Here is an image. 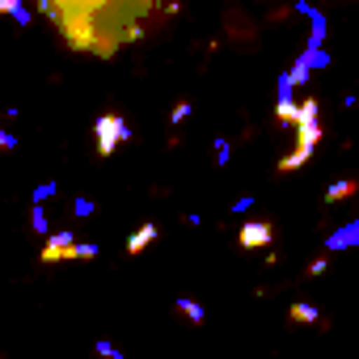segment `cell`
Returning <instances> with one entry per match:
<instances>
[{
  "instance_id": "obj_1",
  "label": "cell",
  "mask_w": 359,
  "mask_h": 359,
  "mask_svg": "<svg viewBox=\"0 0 359 359\" xmlns=\"http://www.w3.org/2000/svg\"><path fill=\"white\" fill-rule=\"evenodd\" d=\"M39 13L55 22L68 51L110 60L131 43L165 34V26L177 18V5H161V0H39Z\"/></svg>"
},
{
  "instance_id": "obj_2",
  "label": "cell",
  "mask_w": 359,
  "mask_h": 359,
  "mask_svg": "<svg viewBox=\"0 0 359 359\" xmlns=\"http://www.w3.org/2000/svg\"><path fill=\"white\" fill-rule=\"evenodd\" d=\"M220 26H224V39H229L237 51H258L262 34H258V22H254L245 9H224Z\"/></svg>"
},
{
  "instance_id": "obj_3",
  "label": "cell",
  "mask_w": 359,
  "mask_h": 359,
  "mask_svg": "<svg viewBox=\"0 0 359 359\" xmlns=\"http://www.w3.org/2000/svg\"><path fill=\"white\" fill-rule=\"evenodd\" d=\"M131 140V127H127V118L123 114H102L97 123H93V148H97V156L106 161V156H114L118 152V144H127Z\"/></svg>"
},
{
  "instance_id": "obj_4",
  "label": "cell",
  "mask_w": 359,
  "mask_h": 359,
  "mask_svg": "<svg viewBox=\"0 0 359 359\" xmlns=\"http://www.w3.org/2000/svg\"><path fill=\"white\" fill-rule=\"evenodd\" d=\"M275 220H250V224H241L237 229V245L245 250V254H254V250H266L271 241H275Z\"/></svg>"
},
{
  "instance_id": "obj_5",
  "label": "cell",
  "mask_w": 359,
  "mask_h": 359,
  "mask_svg": "<svg viewBox=\"0 0 359 359\" xmlns=\"http://www.w3.org/2000/svg\"><path fill=\"white\" fill-rule=\"evenodd\" d=\"M72 245H76V233H47V245L39 250V262H43V266H55V262H68V254H72Z\"/></svg>"
},
{
  "instance_id": "obj_6",
  "label": "cell",
  "mask_w": 359,
  "mask_h": 359,
  "mask_svg": "<svg viewBox=\"0 0 359 359\" xmlns=\"http://www.w3.org/2000/svg\"><path fill=\"white\" fill-rule=\"evenodd\" d=\"M292 135H296V152H317V144L325 140V127H321V118H300L296 127H292Z\"/></svg>"
},
{
  "instance_id": "obj_7",
  "label": "cell",
  "mask_w": 359,
  "mask_h": 359,
  "mask_svg": "<svg viewBox=\"0 0 359 359\" xmlns=\"http://www.w3.org/2000/svg\"><path fill=\"white\" fill-rule=\"evenodd\" d=\"M156 241H161V224H156V220H144V224H140V229L127 237L123 254H127V258H140V254H144L148 245H156Z\"/></svg>"
},
{
  "instance_id": "obj_8",
  "label": "cell",
  "mask_w": 359,
  "mask_h": 359,
  "mask_svg": "<svg viewBox=\"0 0 359 359\" xmlns=\"http://www.w3.org/2000/svg\"><path fill=\"white\" fill-rule=\"evenodd\" d=\"M287 321H292V325H321V330H330V317H325L317 304H309V300L292 304V309H287Z\"/></svg>"
},
{
  "instance_id": "obj_9",
  "label": "cell",
  "mask_w": 359,
  "mask_h": 359,
  "mask_svg": "<svg viewBox=\"0 0 359 359\" xmlns=\"http://www.w3.org/2000/svg\"><path fill=\"white\" fill-rule=\"evenodd\" d=\"M346 199H359V182H355V177H342V182L325 187V195H321L325 208H338V203H346Z\"/></svg>"
},
{
  "instance_id": "obj_10",
  "label": "cell",
  "mask_w": 359,
  "mask_h": 359,
  "mask_svg": "<svg viewBox=\"0 0 359 359\" xmlns=\"http://www.w3.org/2000/svg\"><path fill=\"white\" fill-rule=\"evenodd\" d=\"M351 245H359V220H351V224L334 229V237H325V254L330 250H351Z\"/></svg>"
},
{
  "instance_id": "obj_11",
  "label": "cell",
  "mask_w": 359,
  "mask_h": 359,
  "mask_svg": "<svg viewBox=\"0 0 359 359\" xmlns=\"http://www.w3.org/2000/svg\"><path fill=\"white\" fill-rule=\"evenodd\" d=\"M309 22H313V34H309V51H321V43H325V18L317 13V9H309V5H296Z\"/></svg>"
},
{
  "instance_id": "obj_12",
  "label": "cell",
  "mask_w": 359,
  "mask_h": 359,
  "mask_svg": "<svg viewBox=\"0 0 359 359\" xmlns=\"http://www.w3.org/2000/svg\"><path fill=\"white\" fill-rule=\"evenodd\" d=\"M309 161H313L309 152H296V148H292L287 156H279V165H275V177H287V173H300V169H304Z\"/></svg>"
},
{
  "instance_id": "obj_13",
  "label": "cell",
  "mask_w": 359,
  "mask_h": 359,
  "mask_svg": "<svg viewBox=\"0 0 359 359\" xmlns=\"http://www.w3.org/2000/svg\"><path fill=\"white\" fill-rule=\"evenodd\" d=\"M296 118H300V110H296V102H275V127H283V131H292V127H296Z\"/></svg>"
},
{
  "instance_id": "obj_14",
  "label": "cell",
  "mask_w": 359,
  "mask_h": 359,
  "mask_svg": "<svg viewBox=\"0 0 359 359\" xmlns=\"http://www.w3.org/2000/svg\"><path fill=\"white\" fill-rule=\"evenodd\" d=\"M0 18H13L18 26H26L30 22V9L22 5V0H0Z\"/></svg>"
},
{
  "instance_id": "obj_15",
  "label": "cell",
  "mask_w": 359,
  "mask_h": 359,
  "mask_svg": "<svg viewBox=\"0 0 359 359\" xmlns=\"http://www.w3.org/2000/svg\"><path fill=\"white\" fill-rule=\"evenodd\" d=\"M177 313H182L191 325H203V304H199V300H191V296H187V300H177Z\"/></svg>"
},
{
  "instance_id": "obj_16",
  "label": "cell",
  "mask_w": 359,
  "mask_h": 359,
  "mask_svg": "<svg viewBox=\"0 0 359 359\" xmlns=\"http://www.w3.org/2000/svg\"><path fill=\"white\" fill-rule=\"evenodd\" d=\"M93 258H97V245L93 241H76L72 254H68V262H93Z\"/></svg>"
},
{
  "instance_id": "obj_17",
  "label": "cell",
  "mask_w": 359,
  "mask_h": 359,
  "mask_svg": "<svg viewBox=\"0 0 359 359\" xmlns=\"http://www.w3.org/2000/svg\"><path fill=\"white\" fill-rule=\"evenodd\" d=\"M325 271H330V254H317V258L304 266V279H321Z\"/></svg>"
},
{
  "instance_id": "obj_18",
  "label": "cell",
  "mask_w": 359,
  "mask_h": 359,
  "mask_svg": "<svg viewBox=\"0 0 359 359\" xmlns=\"http://www.w3.org/2000/svg\"><path fill=\"white\" fill-rule=\"evenodd\" d=\"M191 110H195V102H191V97H182V102L169 110V123H173V127H177V123H187V118H191Z\"/></svg>"
},
{
  "instance_id": "obj_19",
  "label": "cell",
  "mask_w": 359,
  "mask_h": 359,
  "mask_svg": "<svg viewBox=\"0 0 359 359\" xmlns=\"http://www.w3.org/2000/svg\"><path fill=\"white\" fill-rule=\"evenodd\" d=\"M229 156H233V144H229V140H224V135H220V140H216V161H220V165H224V161H229Z\"/></svg>"
},
{
  "instance_id": "obj_20",
  "label": "cell",
  "mask_w": 359,
  "mask_h": 359,
  "mask_svg": "<svg viewBox=\"0 0 359 359\" xmlns=\"http://www.w3.org/2000/svg\"><path fill=\"white\" fill-rule=\"evenodd\" d=\"M72 216H81V220L93 216V199H76V203H72Z\"/></svg>"
},
{
  "instance_id": "obj_21",
  "label": "cell",
  "mask_w": 359,
  "mask_h": 359,
  "mask_svg": "<svg viewBox=\"0 0 359 359\" xmlns=\"http://www.w3.org/2000/svg\"><path fill=\"white\" fill-rule=\"evenodd\" d=\"M51 195H55V182H43V187H39V191H34V203H39V208H43V199H51Z\"/></svg>"
},
{
  "instance_id": "obj_22",
  "label": "cell",
  "mask_w": 359,
  "mask_h": 359,
  "mask_svg": "<svg viewBox=\"0 0 359 359\" xmlns=\"http://www.w3.org/2000/svg\"><path fill=\"white\" fill-rule=\"evenodd\" d=\"M279 102H292V81H287V72L279 76Z\"/></svg>"
},
{
  "instance_id": "obj_23",
  "label": "cell",
  "mask_w": 359,
  "mask_h": 359,
  "mask_svg": "<svg viewBox=\"0 0 359 359\" xmlns=\"http://www.w3.org/2000/svg\"><path fill=\"white\" fill-rule=\"evenodd\" d=\"M30 224H34L39 233H47V212H43V208H34V216H30Z\"/></svg>"
},
{
  "instance_id": "obj_24",
  "label": "cell",
  "mask_w": 359,
  "mask_h": 359,
  "mask_svg": "<svg viewBox=\"0 0 359 359\" xmlns=\"http://www.w3.org/2000/svg\"><path fill=\"white\" fill-rule=\"evenodd\" d=\"M97 351H102V355H110V359H123V351H118V346H110V342H97Z\"/></svg>"
},
{
  "instance_id": "obj_25",
  "label": "cell",
  "mask_w": 359,
  "mask_h": 359,
  "mask_svg": "<svg viewBox=\"0 0 359 359\" xmlns=\"http://www.w3.org/2000/svg\"><path fill=\"white\" fill-rule=\"evenodd\" d=\"M0 148H9V152H13V148H18V135H9V131H0Z\"/></svg>"
}]
</instances>
